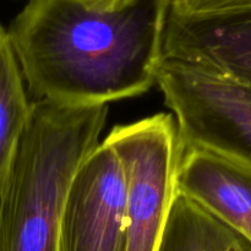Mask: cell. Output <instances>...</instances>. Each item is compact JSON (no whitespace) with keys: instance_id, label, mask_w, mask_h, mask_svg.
<instances>
[{"instance_id":"cell-4","label":"cell","mask_w":251,"mask_h":251,"mask_svg":"<svg viewBox=\"0 0 251 251\" xmlns=\"http://www.w3.org/2000/svg\"><path fill=\"white\" fill-rule=\"evenodd\" d=\"M156 85L184 149L211 152L251 169L250 86L167 58Z\"/></svg>"},{"instance_id":"cell-11","label":"cell","mask_w":251,"mask_h":251,"mask_svg":"<svg viewBox=\"0 0 251 251\" xmlns=\"http://www.w3.org/2000/svg\"><path fill=\"white\" fill-rule=\"evenodd\" d=\"M85 6L93 10H100V11H110V10H118L126 6L134 0H76Z\"/></svg>"},{"instance_id":"cell-6","label":"cell","mask_w":251,"mask_h":251,"mask_svg":"<svg viewBox=\"0 0 251 251\" xmlns=\"http://www.w3.org/2000/svg\"><path fill=\"white\" fill-rule=\"evenodd\" d=\"M163 58L251 87V0L205 12H179L171 7Z\"/></svg>"},{"instance_id":"cell-1","label":"cell","mask_w":251,"mask_h":251,"mask_svg":"<svg viewBox=\"0 0 251 251\" xmlns=\"http://www.w3.org/2000/svg\"><path fill=\"white\" fill-rule=\"evenodd\" d=\"M171 0L100 11L76 0H28L7 27L34 100L92 107L156 83Z\"/></svg>"},{"instance_id":"cell-3","label":"cell","mask_w":251,"mask_h":251,"mask_svg":"<svg viewBox=\"0 0 251 251\" xmlns=\"http://www.w3.org/2000/svg\"><path fill=\"white\" fill-rule=\"evenodd\" d=\"M126 176L125 251H157L173 202L184 145L173 114L117 125L104 139Z\"/></svg>"},{"instance_id":"cell-7","label":"cell","mask_w":251,"mask_h":251,"mask_svg":"<svg viewBox=\"0 0 251 251\" xmlns=\"http://www.w3.org/2000/svg\"><path fill=\"white\" fill-rule=\"evenodd\" d=\"M178 191L251 242V169L211 152L184 149Z\"/></svg>"},{"instance_id":"cell-9","label":"cell","mask_w":251,"mask_h":251,"mask_svg":"<svg viewBox=\"0 0 251 251\" xmlns=\"http://www.w3.org/2000/svg\"><path fill=\"white\" fill-rule=\"evenodd\" d=\"M26 87L9 32L0 22V189L31 119L33 100Z\"/></svg>"},{"instance_id":"cell-5","label":"cell","mask_w":251,"mask_h":251,"mask_svg":"<svg viewBox=\"0 0 251 251\" xmlns=\"http://www.w3.org/2000/svg\"><path fill=\"white\" fill-rule=\"evenodd\" d=\"M126 176L100 142L76 172L64 205L59 251H125Z\"/></svg>"},{"instance_id":"cell-12","label":"cell","mask_w":251,"mask_h":251,"mask_svg":"<svg viewBox=\"0 0 251 251\" xmlns=\"http://www.w3.org/2000/svg\"><path fill=\"white\" fill-rule=\"evenodd\" d=\"M190 0H171V4L174 9H184Z\"/></svg>"},{"instance_id":"cell-2","label":"cell","mask_w":251,"mask_h":251,"mask_svg":"<svg viewBox=\"0 0 251 251\" xmlns=\"http://www.w3.org/2000/svg\"><path fill=\"white\" fill-rule=\"evenodd\" d=\"M108 105L33 100L32 114L0 189V251H59L66 196L100 144Z\"/></svg>"},{"instance_id":"cell-8","label":"cell","mask_w":251,"mask_h":251,"mask_svg":"<svg viewBox=\"0 0 251 251\" xmlns=\"http://www.w3.org/2000/svg\"><path fill=\"white\" fill-rule=\"evenodd\" d=\"M157 251H251V242L178 191Z\"/></svg>"},{"instance_id":"cell-10","label":"cell","mask_w":251,"mask_h":251,"mask_svg":"<svg viewBox=\"0 0 251 251\" xmlns=\"http://www.w3.org/2000/svg\"><path fill=\"white\" fill-rule=\"evenodd\" d=\"M240 1H245V0H190V2L183 10H176V11L205 12L215 9H220V7L223 6H228V5L237 4V2Z\"/></svg>"}]
</instances>
